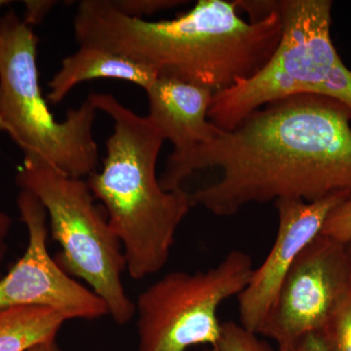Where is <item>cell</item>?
Returning <instances> with one entry per match:
<instances>
[{
    "mask_svg": "<svg viewBox=\"0 0 351 351\" xmlns=\"http://www.w3.org/2000/svg\"><path fill=\"white\" fill-rule=\"evenodd\" d=\"M8 3H10V1H6V0H0V12H1L3 7H5ZM0 20H1V17H0Z\"/></svg>",
    "mask_w": 351,
    "mask_h": 351,
    "instance_id": "22",
    "label": "cell"
},
{
    "mask_svg": "<svg viewBox=\"0 0 351 351\" xmlns=\"http://www.w3.org/2000/svg\"><path fill=\"white\" fill-rule=\"evenodd\" d=\"M254 269L248 253L232 250L211 269L193 274L173 271L152 283L135 302L138 351L216 348L223 330L219 306L239 297Z\"/></svg>",
    "mask_w": 351,
    "mask_h": 351,
    "instance_id": "7",
    "label": "cell"
},
{
    "mask_svg": "<svg viewBox=\"0 0 351 351\" xmlns=\"http://www.w3.org/2000/svg\"><path fill=\"white\" fill-rule=\"evenodd\" d=\"M350 193H332L311 202L297 198L274 201L278 217L276 240L237 297L242 327L258 336L289 270L307 245L320 234L330 212Z\"/></svg>",
    "mask_w": 351,
    "mask_h": 351,
    "instance_id": "10",
    "label": "cell"
},
{
    "mask_svg": "<svg viewBox=\"0 0 351 351\" xmlns=\"http://www.w3.org/2000/svg\"><path fill=\"white\" fill-rule=\"evenodd\" d=\"M202 351H219L216 348H212V346H209V348H206V350Z\"/></svg>",
    "mask_w": 351,
    "mask_h": 351,
    "instance_id": "24",
    "label": "cell"
},
{
    "mask_svg": "<svg viewBox=\"0 0 351 351\" xmlns=\"http://www.w3.org/2000/svg\"><path fill=\"white\" fill-rule=\"evenodd\" d=\"M269 7L267 17L246 22L237 1L199 0L174 19L154 22L120 12L112 0H83L73 29L80 46L117 53L215 94L255 75L271 59L283 25L274 1Z\"/></svg>",
    "mask_w": 351,
    "mask_h": 351,
    "instance_id": "2",
    "label": "cell"
},
{
    "mask_svg": "<svg viewBox=\"0 0 351 351\" xmlns=\"http://www.w3.org/2000/svg\"><path fill=\"white\" fill-rule=\"evenodd\" d=\"M112 2L120 12L138 19L186 3L181 0H112Z\"/></svg>",
    "mask_w": 351,
    "mask_h": 351,
    "instance_id": "17",
    "label": "cell"
},
{
    "mask_svg": "<svg viewBox=\"0 0 351 351\" xmlns=\"http://www.w3.org/2000/svg\"><path fill=\"white\" fill-rule=\"evenodd\" d=\"M38 39L14 11L0 20V119L24 152L63 174L84 179L96 172L97 110L90 101L69 110L63 121L50 112L39 84Z\"/></svg>",
    "mask_w": 351,
    "mask_h": 351,
    "instance_id": "5",
    "label": "cell"
},
{
    "mask_svg": "<svg viewBox=\"0 0 351 351\" xmlns=\"http://www.w3.org/2000/svg\"><path fill=\"white\" fill-rule=\"evenodd\" d=\"M69 321L63 313L47 307H18L0 311V351H27L56 339Z\"/></svg>",
    "mask_w": 351,
    "mask_h": 351,
    "instance_id": "13",
    "label": "cell"
},
{
    "mask_svg": "<svg viewBox=\"0 0 351 351\" xmlns=\"http://www.w3.org/2000/svg\"><path fill=\"white\" fill-rule=\"evenodd\" d=\"M158 75L149 66L122 55L100 48L80 46L64 58L61 68L49 82L48 100L61 103L73 88L88 80L112 78L133 83L147 91Z\"/></svg>",
    "mask_w": 351,
    "mask_h": 351,
    "instance_id": "12",
    "label": "cell"
},
{
    "mask_svg": "<svg viewBox=\"0 0 351 351\" xmlns=\"http://www.w3.org/2000/svg\"><path fill=\"white\" fill-rule=\"evenodd\" d=\"M320 334L330 351H351V287Z\"/></svg>",
    "mask_w": 351,
    "mask_h": 351,
    "instance_id": "14",
    "label": "cell"
},
{
    "mask_svg": "<svg viewBox=\"0 0 351 351\" xmlns=\"http://www.w3.org/2000/svg\"><path fill=\"white\" fill-rule=\"evenodd\" d=\"M0 132H5L6 133L5 126H4V124L2 123L1 119H0Z\"/></svg>",
    "mask_w": 351,
    "mask_h": 351,
    "instance_id": "23",
    "label": "cell"
},
{
    "mask_svg": "<svg viewBox=\"0 0 351 351\" xmlns=\"http://www.w3.org/2000/svg\"><path fill=\"white\" fill-rule=\"evenodd\" d=\"M320 234L337 241H351V193L328 215Z\"/></svg>",
    "mask_w": 351,
    "mask_h": 351,
    "instance_id": "16",
    "label": "cell"
},
{
    "mask_svg": "<svg viewBox=\"0 0 351 351\" xmlns=\"http://www.w3.org/2000/svg\"><path fill=\"white\" fill-rule=\"evenodd\" d=\"M207 168L221 176L191 193V203L219 217L255 203L351 193V110L319 95L271 101L186 156L168 159L159 181L177 191Z\"/></svg>",
    "mask_w": 351,
    "mask_h": 351,
    "instance_id": "1",
    "label": "cell"
},
{
    "mask_svg": "<svg viewBox=\"0 0 351 351\" xmlns=\"http://www.w3.org/2000/svg\"><path fill=\"white\" fill-rule=\"evenodd\" d=\"M219 351H277L269 343L242 327L239 323H223L218 345Z\"/></svg>",
    "mask_w": 351,
    "mask_h": 351,
    "instance_id": "15",
    "label": "cell"
},
{
    "mask_svg": "<svg viewBox=\"0 0 351 351\" xmlns=\"http://www.w3.org/2000/svg\"><path fill=\"white\" fill-rule=\"evenodd\" d=\"M25 10L24 22L29 27L40 24L51 9L56 5V1L51 0H29L24 1Z\"/></svg>",
    "mask_w": 351,
    "mask_h": 351,
    "instance_id": "18",
    "label": "cell"
},
{
    "mask_svg": "<svg viewBox=\"0 0 351 351\" xmlns=\"http://www.w3.org/2000/svg\"><path fill=\"white\" fill-rule=\"evenodd\" d=\"M350 287L348 243L318 235L289 270L258 336L272 339L277 351L290 350L322 332Z\"/></svg>",
    "mask_w": 351,
    "mask_h": 351,
    "instance_id": "8",
    "label": "cell"
},
{
    "mask_svg": "<svg viewBox=\"0 0 351 351\" xmlns=\"http://www.w3.org/2000/svg\"><path fill=\"white\" fill-rule=\"evenodd\" d=\"M87 100L113 121L103 167L87 178V184L121 242L129 276L140 280L169 260L176 233L193 207L191 193L161 186L156 165L165 140L149 117L112 94L93 93Z\"/></svg>",
    "mask_w": 351,
    "mask_h": 351,
    "instance_id": "3",
    "label": "cell"
},
{
    "mask_svg": "<svg viewBox=\"0 0 351 351\" xmlns=\"http://www.w3.org/2000/svg\"><path fill=\"white\" fill-rule=\"evenodd\" d=\"M27 351H62L58 346L56 339H49V341H43L38 345L32 346Z\"/></svg>",
    "mask_w": 351,
    "mask_h": 351,
    "instance_id": "21",
    "label": "cell"
},
{
    "mask_svg": "<svg viewBox=\"0 0 351 351\" xmlns=\"http://www.w3.org/2000/svg\"><path fill=\"white\" fill-rule=\"evenodd\" d=\"M274 6L282 36L271 59L255 75L215 93L208 119L230 131L254 110L295 95L329 97L351 110V71L331 36V0H281Z\"/></svg>",
    "mask_w": 351,
    "mask_h": 351,
    "instance_id": "4",
    "label": "cell"
},
{
    "mask_svg": "<svg viewBox=\"0 0 351 351\" xmlns=\"http://www.w3.org/2000/svg\"><path fill=\"white\" fill-rule=\"evenodd\" d=\"M152 123L164 140L174 145L169 158H180L210 142L221 129L214 125L208 112L214 93L195 83L158 76L145 91Z\"/></svg>",
    "mask_w": 351,
    "mask_h": 351,
    "instance_id": "11",
    "label": "cell"
},
{
    "mask_svg": "<svg viewBox=\"0 0 351 351\" xmlns=\"http://www.w3.org/2000/svg\"><path fill=\"white\" fill-rule=\"evenodd\" d=\"M17 206L29 241L23 257L0 277V311L47 307L69 320H95L108 315L103 300L66 274L50 255L48 217L40 201L31 191L21 189Z\"/></svg>",
    "mask_w": 351,
    "mask_h": 351,
    "instance_id": "9",
    "label": "cell"
},
{
    "mask_svg": "<svg viewBox=\"0 0 351 351\" xmlns=\"http://www.w3.org/2000/svg\"><path fill=\"white\" fill-rule=\"evenodd\" d=\"M12 226V219L6 212L0 209V277H2V265L8 251V237Z\"/></svg>",
    "mask_w": 351,
    "mask_h": 351,
    "instance_id": "20",
    "label": "cell"
},
{
    "mask_svg": "<svg viewBox=\"0 0 351 351\" xmlns=\"http://www.w3.org/2000/svg\"><path fill=\"white\" fill-rule=\"evenodd\" d=\"M16 179L21 189L31 191L43 205L52 239L61 246L55 258L60 267L87 283L115 323L130 322L135 302L122 282L127 271L123 248L108 217L95 204L87 182L43 161L25 159Z\"/></svg>",
    "mask_w": 351,
    "mask_h": 351,
    "instance_id": "6",
    "label": "cell"
},
{
    "mask_svg": "<svg viewBox=\"0 0 351 351\" xmlns=\"http://www.w3.org/2000/svg\"><path fill=\"white\" fill-rule=\"evenodd\" d=\"M289 351H330L320 332H311L300 339Z\"/></svg>",
    "mask_w": 351,
    "mask_h": 351,
    "instance_id": "19",
    "label": "cell"
},
{
    "mask_svg": "<svg viewBox=\"0 0 351 351\" xmlns=\"http://www.w3.org/2000/svg\"><path fill=\"white\" fill-rule=\"evenodd\" d=\"M348 253H350V258H351V241L348 243Z\"/></svg>",
    "mask_w": 351,
    "mask_h": 351,
    "instance_id": "25",
    "label": "cell"
}]
</instances>
